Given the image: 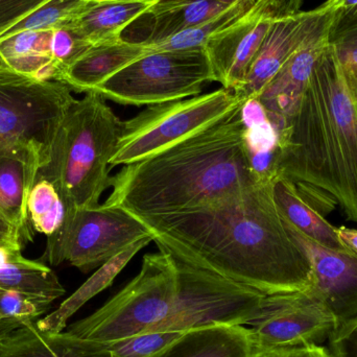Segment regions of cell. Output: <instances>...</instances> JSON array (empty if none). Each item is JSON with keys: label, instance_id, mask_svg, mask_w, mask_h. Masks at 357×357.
Returning a JSON list of instances; mask_svg holds the SVG:
<instances>
[{"label": "cell", "instance_id": "6da1fadb", "mask_svg": "<svg viewBox=\"0 0 357 357\" xmlns=\"http://www.w3.org/2000/svg\"><path fill=\"white\" fill-rule=\"evenodd\" d=\"M274 180L210 205L142 218L159 250L264 295L305 291L312 264L273 197Z\"/></svg>", "mask_w": 357, "mask_h": 357}, {"label": "cell", "instance_id": "7a4b0ae2", "mask_svg": "<svg viewBox=\"0 0 357 357\" xmlns=\"http://www.w3.org/2000/svg\"><path fill=\"white\" fill-rule=\"evenodd\" d=\"M241 108L161 152L123 165L104 205L137 218L172 215L257 185L243 144Z\"/></svg>", "mask_w": 357, "mask_h": 357}, {"label": "cell", "instance_id": "3957f363", "mask_svg": "<svg viewBox=\"0 0 357 357\" xmlns=\"http://www.w3.org/2000/svg\"><path fill=\"white\" fill-rule=\"evenodd\" d=\"M278 173L329 193L357 222V104L328 43L280 133Z\"/></svg>", "mask_w": 357, "mask_h": 357}, {"label": "cell", "instance_id": "277c9868", "mask_svg": "<svg viewBox=\"0 0 357 357\" xmlns=\"http://www.w3.org/2000/svg\"><path fill=\"white\" fill-rule=\"evenodd\" d=\"M121 121L98 92L75 98L61 126L50 162L38 177L50 181L65 209L96 207L113 185L111 159L123 133Z\"/></svg>", "mask_w": 357, "mask_h": 357}, {"label": "cell", "instance_id": "5b68a950", "mask_svg": "<svg viewBox=\"0 0 357 357\" xmlns=\"http://www.w3.org/2000/svg\"><path fill=\"white\" fill-rule=\"evenodd\" d=\"M58 81L19 75L0 62V154L22 161L33 188L75 98Z\"/></svg>", "mask_w": 357, "mask_h": 357}, {"label": "cell", "instance_id": "8992f818", "mask_svg": "<svg viewBox=\"0 0 357 357\" xmlns=\"http://www.w3.org/2000/svg\"><path fill=\"white\" fill-rule=\"evenodd\" d=\"M177 291L175 259L159 250L142 258L139 273L116 295L65 333L100 343L151 333L171 314Z\"/></svg>", "mask_w": 357, "mask_h": 357}, {"label": "cell", "instance_id": "52a82bcc", "mask_svg": "<svg viewBox=\"0 0 357 357\" xmlns=\"http://www.w3.org/2000/svg\"><path fill=\"white\" fill-rule=\"evenodd\" d=\"M245 100L222 87L209 93L146 107L125 121L111 167L138 162L186 139L222 121Z\"/></svg>", "mask_w": 357, "mask_h": 357}, {"label": "cell", "instance_id": "ba28073f", "mask_svg": "<svg viewBox=\"0 0 357 357\" xmlns=\"http://www.w3.org/2000/svg\"><path fill=\"white\" fill-rule=\"evenodd\" d=\"M211 82L205 50H161L130 63L94 92L117 104L152 106L199 96Z\"/></svg>", "mask_w": 357, "mask_h": 357}, {"label": "cell", "instance_id": "9c48e42d", "mask_svg": "<svg viewBox=\"0 0 357 357\" xmlns=\"http://www.w3.org/2000/svg\"><path fill=\"white\" fill-rule=\"evenodd\" d=\"M172 256L177 298L171 314L151 333H187L213 325L247 326L257 316L264 294Z\"/></svg>", "mask_w": 357, "mask_h": 357}, {"label": "cell", "instance_id": "30bf717a", "mask_svg": "<svg viewBox=\"0 0 357 357\" xmlns=\"http://www.w3.org/2000/svg\"><path fill=\"white\" fill-rule=\"evenodd\" d=\"M149 236L153 233L148 227L123 208L102 204L66 210L60 228L47 236L41 262L52 266L68 262L88 273Z\"/></svg>", "mask_w": 357, "mask_h": 357}, {"label": "cell", "instance_id": "8fae6325", "mask_svg": "<svg viewBox=\"0 0 357 357\" xmlns=\"http://www.w3.org/2000/svg\"><path fill=\"white\" fill-rule=\"evenodd\" d=\"M253 343L266 347L320 344L339 327L337 318L308 289L264 295L259 312L247 325Z\"/></svg>", "mask_w": 357, "mask_h": 357}, {"label": "cell", "instance_id": "7c38bea8", "mask_svg": "<svg viewBox=\"0 0 357 357\" xmlns=\"http://www.w3.org/2000/svg\"><path fill=\"white\" fill-rule=\"evenodd\" d=\"M295 0H256L254 6L222 31L212 36L205 50L214 82L239 91L273 23Z\"/></svg>", "mask_w": 357, "mask_h": 357}, {"label": "cell", "instance_id": "4fadbf2b", "mask_svg": "<svg viewBox=\"0 0 357 357\" xmlns=\"http://www.w3.org/2000/svg\"><path fill=\"white\" fill-rule=\"evenodd\" d=\"M302 3L303 0H295L273 23L236 93L243 100L259 98L283 65L333 16V13H319L314 8L301 10Z\"/></svg>", "mask_w": 357, "mask_h": 357}, {"label": "cell", "instance_id": "5bb4252c", "mask_svg": "<svg viewBox=\"0 0 357 357\" xmlns=\"http://www.w3.org/2000/svg\"><path fill=\"white\" fill-rule=\"evenodd\" d=\"M285 222L310 257L314 275L310 289L333 312L339 326L356 318L357 254L323 247Z\"/></svg>", "mask_w": 357, "mask_h": 357}, {"label": "cell", "instance_id": "9a60e30c", "mask_svg": "<svg viewBox=\"0 0 357 357\" xmlns=\"http://www.w3.org/2000/svg\"><path fill=\"white\" fill-rule=\"evenodd\" d=\"M331 19L291 56L258 98L271 121L279 127H287L301 105L314 65L326 48Z\"/></svg>", "mask_w": 357, "mask_h": 357}, {"label": "cell", "instance_id": "2e32d148", "mask_svg": "<svg viewBox=\"0 0 357 357\" xmlns=\"http://www.w3.org/2000/svg\"><path fill=\"white\" fill-rule=\"evenodd\" d=\"M231 4L220 0H158L123 31L121 38L156 45L215 16Z\"/></svg>", "mask_w": 357, "mask_h": 357}, {"label": "cell", "instance_id": "e0dca14e", "mask_svg": "<svg viewBox=\"0 0 357 357\" xmlns=\"http://www.w3.org/2000/svg\"><path fill=\"white\" fill-rule=\"evenodd\" d=\"M151 52L146 44L134 43L123 38L91 46L69 65L59 82L73 91L88 93L119 73L123 67Z\"/></svg>", "mask_w": 357, "mask_h": 357}, {"label": "cell", "instance_id": "ac0fdd59", "mask_svg": "<svg viewBox=\"0 0 357 357\" xmlns=\"http://www.w3.org/2000/svg\"><path fill=\"white\" fill-rule=\"evenodd\" d=\"M253 337L243 325H213L183 333L149 357H251Z\"/></svg>", "mask_w": 357, "mask_h": 357}, {"label": "cell", "instance_id": "d6986e66", "mask_svg": "<svg viewBox=\"0 0 357 357\" xmlns=\"http://www.w3.org/2000/svg\"><path fill=\"white\" fill-rule=\"evenodd\" d=\"M273 197L281 215L287 224L323 247L340 252H352L331 225L312 202L302 195L291 178L278 176L273 182Z\"/></svg>", "mask_w": 357, "mask_h": 357}, {"label": "cell", "instance_id": "ffe728a7", "mask_svg": "<svg viewBox=\"0 0 357 357\" xmlns=\"http://www.w3.org/2000/svg\"><path fill=\"white\" fill-rule=\"evenodd\" d=\"M0 357H110L94 342L39 331L29 322L0 337Z\"/></svg>", "mask_w": 357, "mask_h": 357}, {"label": "cell", "instance_id": "44dd1931", "mask_svg": "<svg viewBox=\"0 0 357 357\" xmlns=\"http://www.w3.org/2000/svg\"><path fill=\"white\" fill-rule=\"evenodd\" d=\"M52 29L23 31L0 38V62L14 73L40 81H58L52 56Z\"/></svg>", "mask_w": 357, "mask_h": 357}, {"label": "cell", "instance_id": "7402d4cb", "mask_svg": "<svg viewBox=\"0 0 357 357\" xmlns=\"http://www.w3.org/2000/svg\"><path fill=\"white\" fill-rule=\"evenodd\" d=\"M157 0H96L68 26L92 45L114 41Z\"/></svg>", "mask_w": 357, "mask_h": 357}, {"label": "cell", "instance_id": "603a6c76", "mask_svg": "<svg viewBox=\"0 0 357 357\" xmlns=\"http://www.w3.org/2000/svg\"><path fill=\"white\" fill-rule=\"evenodd\" d=\"M152 241H154V237H144L98 268V270L73 296L59 306L58 310L36 322L39 331L45 333H60L64 331L68 319L90 298L108 287L115 277L131 261L132 258Z\"/></svg>", "mask_w": 357, "mask_h": 357}, {"label": "cell", "instance_id": "cb8c5ba5", "mask_svg": "<svg viewBox=\"0 0 357 357\" xmlns=\"http://www.w3.org/2000/svg\"><path fill=\"white\" fill-rule=\"evenodd\" d=\"M0 289L14 291L52 304L65 289L56 273L41 261L27 259L17 250L0 268Z\"/></svg>", "mask_w": 357, "mask_h": 357}, {"label": "cell", "instance_id": "d4e9b609", "mask_svg": "<svg viewBox=\"0 0 357 357\" xmlns=\"http://www.w3.org/2000/svg\"><path fill=\"white\" fill-rule=\"evenodd\" d=\"M31 187L22 161L0 154V212L17 227L22 243L31 241L33 229L27 212Z\"/></svg>", "mask_w": 357, "mask_h": 357}, {"label": "cell", "instance_id": "484cf974", "mask_svg": "<svg viewBox=\"0 0 357 357\" xmlns=\"http://www.w3.org/2000/svg\"><path fill=\"white\" fill-rule=\"evenodd\" d=\"M255 1L256 0H238L208 20L149 47L151 48V52L204 50L212 36L238 20L254 6Z\"/></svg>", "mask_w": 357, "mask_h": 357}, {"label": "cell", "instance_id": "4316f807", "mask_svg": "<svg viewBox=\"0 0 357 357\" xmlns=\"http://www.w3.org/2000/svg\"><path fill=\"white\" fill-rule=\"evenodd\" d=\"M65 211L56 187L46 178L38 177L27 201V212L33 231L46 236L54 234L64 220Z\"/></svg>", "mask_w": 357, "mask_h": 357}, {"label": "cell", "instance_id": "83f0119b", "mask_svg": "<svg viewBox=\"0 0 357 357\" xmlns=\"http://www.w3.org/2000/svg\"><path fill=\"white\" fill-rule=\"evenodd\" d=\"M96 0H48L22 20L2 33L1 37L23 31L54 29L66 26L81 16Z\"/></svg>", "mask_w": 357, "mask_h": 357}, {"label": "cell", "instance_id": "f1b7e54d", "mask_svg": "<svg viewBox=\"0 0 357 357\" xmlns=\"http://www.w3.org/2000/svg\"><path fill=\"white\" fill-rule=\"evenodd\" d=\"M327 43L333 48L344 73L357 69V6L333 13Z\"/></svg>", "mask_w": 357, "mask_h": 357}, {"label": "cell", "instance_id": "f546056e", "mask_svg": "<svg viewBox=\"0 0 357 357\" xmlns=\"http://www.w3.org/2000/svg\"><path fill=\"white\" fill-rule=\"evenodd\" d=\"M50 303L17 293L0 291V337L29 322H35L38 317L47 312Z\"/></svg>", "mask_w": 357, "mask_h": 357}, {"label": "cell", "instance_id": "4dcf8cb0", "mask_svg": "<svg viewBox=\"0 0 357 357\" xmlns=\"http://www.w3.org/2000/svg\"><path fill=\"white\" fill-rule=\"evenodd\" d=\"M183 333H144L121 341L94 343L98 350L108 354L110 357H149L173 343Z\"/></svg>", "mask_w": 357, "mask_h": 357}, {"label": "cell", "instance_id": "1f68e13d", "mask_svg": "<svg viewBox=\"0 0 357 357\" xmlns=\"http://www.w3.org/2000/svg\"><path fill=\"white\" fill-rule=\"evenodd\" d=\"M91 46L93 45L86 41L68 25L54 29L52 37V56L54 65L60 73L58 82L63 71L82 54H85Z\"/></svg>", "mask_w": 357, "mask_h": 357}, {"label": "cell", "instance_id": "d6a6232c", "mask_svg": "<svg viewBox=\"0 0 357 357\" xmlns=\"http://www.w3.org/2000/svg\"><path fill=\"white\" fill-rule=\"evenodd\" d=\"M327 341L333 357H357V317L340 325Z\"/></svg>", "mask_w": 357, "mask_h": 357}, {"label": "cell", "instance_id": "836d02e7", "mask_svg": "<svg viewBox=\"0 0 357 357\" xmlns=\"http://www.w3.org/2000/svg\"><path fill=\"white\" fill-rule=\"evenodd\" d=\"M48 0H0V36Z\"/></svg>", "mask_w": 357, "mask_h": 357}, {"label": "cell", "instance_id": "e575fe53", "mask_svg": "<svg viewBox=\"0 0 357 357\" xmlns=\"http://www.w3.org/2000/svg\"><path fill=\"white\" fill-rule=\"evenodd\" d=\"M251 357H333L328 347L320 344L289 346V347H266L253 343Z\"/></svg>", "mask_w": 357, "mask_h": 357}, {"label": "cell", "instance_id": "d590c367", "mask_svg": "<svg viewBox=\"0 0 357 357\" xmlns=\"http://www.w3.org/2000/svg\"><path fill=\"white\" fill-rule=\"evenodd\" d=\"M0 245H22V239L18 229L1 212H0Z\"/></svg>", "mask_w": 357, "mask_h": 357}, {"label": "cell", "instance_id": "8d00e7d4", "mask_svg": "<svg viewBox=\"0 0 357 357\" xmlns=\"http://www.w3.org/2000/svg\"><path fill=\"white\" fill-rule=\"evenodd\" d=\"M357 0H327L322 6L314 8L319 13H335L356 8Z\"/></svg>", "mask_w": 357, "mask_h": 357}, {"label": "cell", "instance_id": "74e56055", "mask_svg": "<svg viewBox=\"0 0 357 357\" xmlns=\"http://www.w3.org/2000/svg\"><path fill=\"white\" fill-rule=\"evenodd\" d=\"M337 231L341 241H343L354 253L357 254V229L340 227V228H337Z\"/></svg>", "mask_w": 357, "mask_h": 357}, {"label": "cell", "instance_id": "f35d334b", "mask_svg": "<svg viewBox=\"0 0 357 357\" xmlns=\"http://www.w3.org/2000/svg\"><path fill=\"white\" fill-rule=\"evenodd\" d=\"M21 245H0V268L10 261L13 254L17 250H21Z\"/></svg>", "mask_w": 357, "mask_h": 357}, {"label": "cell", "instance_id": "ab89813d", "mask_svg": "<svg viewBox=\"0 0 357 357\" xmlns=\"http://www.w3.org/2000/svg\"><path fill=\"white\" fill-rule=\"evenodd\" d=\"M344 75H345L352 98L357 102V69L351 73H344Z\"/></svg>", "mask_w": 357, "mask_h": 357}, {"label": "cell", "instance_id": "60d3db41", "mask_svg": "<svg viewBox=\"0 0 357 357\" xmlns=\"http://www.w3.org/2000/svg\"><path fill=\"white\" fill-rule=\"evenodd\" d=\"M158 1V0H157ZM220 1L228 2V3H234V2L238 1V0H220Z\"/></svg>", "mask_w": 357, "mask_h": 357}, {"label": "cell", "instance_id": "b9f144b4", "mask_svg": "<svg viewBox=\"0 0 357 357\" xmlns=\"http://www.w3.org/2000/svg\"><path fill=\"white\" fill-rule=\"evenodd\" d=\"M0 291H1V289H0Z\"/></svg>", "mask_w": 357, "mask_h": 357}, {"label": "cell", "instance_id": "7bdbcfd3", "mask_svg": "<svg viewBox=\"0 0 357 357\" xmlns=\"http://www.w3.org/2000/svg\"><path fill=\"white\" fill-rule=\"evenodd\" d=\"M356 104H357V102H356Z\"/></svg>", "mask_w": 357, "mask_h": 357}]
</instances>
